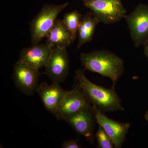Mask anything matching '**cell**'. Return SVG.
I'll return each mask as SVG.
<instances>
[{"label":"cell","instance_id":"cell-18","mask_svg":"<svg viewBox=\"0 0 148 148\" xmlns=\"http://www.w3.org/2000/svg\"><path fill=\"white\" fill-rule=\"evenodd\" d=\"M144 53L148 60V39L144 44Z\"/></svg>","mask_w":148,"mask_h":148},{"label":"cell","instance_id":"cell-10","mask_svg":"<svg viewBox=\"0 0 148 148\" xmlns=\"http://www.w3.org/2000/svg\"><path fill=\"white\" fill-rule=\"evenodd\" d=\"M91 106L97 123L102 127L112 139L114 148H121L126 140V136L130 127V123L120 122L111 119L95 106Z\"/></svg>","mask_w":148,"mask_h":148},{"label":"cell","instance_id":"cell-12","mask_svg":"<svg viewBox=\"0 0 148 148\" xmlns=\"http://www.w3.org/2000/svg\"><path fill=\"white\" fill-rule=\"evenodd\" d=\"M59 84L52 82L49 85L43 82L39 84L36 90L46 109L52 114L68 92L64 90Z\"/></svg>","mask_w":148,"mask_h":148},{"label":"cell","instance_id":"cell-19","mask_svg":"<svg viewBox=\"0 0 148 148\" xmlns=\"http://www.w3.org/2000/svg\"><path fill=\"white\" fill-rule=\"evenodd\" d=\"M145 118L147 121H148V111H147L145 114Z\"/></svg>","mask_w":148,"mask_h":148},{"label":"cell","instance_id":"cell-7","mask_svg":"<svg viewBox=\"0 0 148 148\" xmlns=\"http://www.w3.org/2000/svg\"><path fill=\"white\" fill-rule=\"evenodd\" d=\"M40 72L20 60L14 65L12 79L15 86L23 94L32 95L36 91L38 84Z\"/></svg>","mask_w":148,"mask_h":148},{"label":"cell","instance_id":"cell-16","mask_svg":"<svg viewBox=\"0 0 148 148\" xmlns=\"http://www.w3.org/2000/svg\"><path fill=\"white\" fill-rule=\"evenodd\" d=\"M98 148H113L114 145L112 139L100 125L95 134Z\"/></svg>","mask_w":148,"mask_h":148},{"label":"cell","instance_id":"cell-6","mask_svg":"<svg viewBox=\"0 0 148 148\" xmlns=\"http://www.w3.org/2000/svg\"><path fill=\"white\" fill-rule=\"evenodd\" d=\"M90 104L82 88L76 83L73 88L68 90L53 114L58 120L65 121Z\"/></svg>","mask_w":148,"mask_h":148},{"label":"cell","instance_id":"cell-14","mask_svg":"<svg viewBox=\"0 0 148 148\" xmlns=\"http://www.w3.org/2000/svg\"><path fill=\"white\" fill-rule=\"evenodd\" d=\"M99 23L98 19L92 12H88L82 16L78 30V42L77 49H79L84 45L91 41L95 28Z\"/></svg>","mask_w":148,"mask_h":148},{"label":"cell","instance_id":"cell-13","mask_svg":"<svg viewBox=\"0 0 148 148\" xmlns=\"http://www.w3.org/2000/svg\"><path fill=\"white\" fill-rule=\"evenodd\" d=\"M76 35L72 33L61 19H56L46 37V43L51 47L67 48L75 40Z\"/></svg>","mask_w":148,"mask_h":148},{"label":"cell","instance_id":"cell-1","mask_svg":"<svg viewBox=\"0 0 148 148\" xmlns=\"http://www.w3.org/2000/svg\"><path fill=\"white\" fill-rule=\"evenodd\" d=\"M75 81L84 91L90 104L102 112L124 110L115 85L108 88L95 84L87 78L84 69H82L76 71Z\"/></svg>","mask_w":148,"mask_h":148},{"label":"cell","instance_id":"cell-17","mask_svg":"<svg viewBox=\"0 0 148 148\" xmlns=\"http://www.w3.org/2000/svg\"><path fill=\"white\" fill-rule=\"evenodd\" d=\"M61 147L63 148H80L82 147L78 143V140H66L62 143Z\"/></svg>","mask_w":148,"mask_h":148},{"label":"cell","instance_id":"cell-9","mask_svg":"<svg viewBox=\"0 0 148 148\" xmlns=\"http://www.w3.org/2000/svg\"><path fill=\"white\" fill-rule=\"evenodd\" d=\"M45 68V74L52 82H64L69 75L70 68L66 48L53 47Z\"/></svg>","mask_w":148,"mask_h":148},{"label":"cell","instance_id":"cell-4","mask_svg":"<svg viewBox=\"0 0 148 148\" xmlns=\"http://www.w3.org/2000/svg\"><path fill=\"white\" fill-rule=\"evenodd\" d=\"M84 4L105 24L116 23L127 14L121 0H84Z\"/></svg>","mask_w":148,"mask_h":148},{"label":"cell","instance_id":"cell-5","mask_svg":"<svg viewBox=\"0 0 148 148\" xmlns=\"http://www.w3.org/2000/svg\"><path fill=\"white\" fill-rule=\"evenodd\" d=\"M125 18L135 47L144 45L148 39V5L140 4Z\"/></svg>","mask_w":148,"mask_h":148},{"label":"cell","instance_id":"cell-3","mask_svg":"<svg viewBox=\"0 0 148 148\" xmlns=\"http://www.w3.org/2000/svg\"><path fill=\"white\" fill-rule=\"evenodd\" d=\"M66 2L59 5L45 4L32 20L30 32L32 45L38 44L50 32L57 16L69 5Z\"/></svg>","mask_w":148,"mask_h":148},{"label":"cell","instance_id":"cell-15","mask_svg":"<svg viewBox=\"0 0 148 148\" xmlns=\"http://www.w3.org/2000/svg\"><path fill=\"white\" fill-rule=\"evenodd\" d=\"M82 15L78 11L75 10L66 13L64 15L63 21L68 29L77 35Z\"/></svg>","mask_w":148,"mask_h":148},{"label":"cell","instance_id":"cell-11","mask_svg":"<svg viewBox=\"0 0 148 148\" xmlns=\"http://www.w3.org/2000/svg\"><path fill=\"white\" fill-rule=\"evenodd\" d=\"M53 47L46 43L34 45L21 50L19 59L37 69L45 67L50 57Z\"/></svg>","mask_w":148,"mask_h":148},{"label":"cell","instance_id":"cell-2","mask_svg":"<svg viewBox=\"0 0 148 148\" xmlns=\"http://www.w3.org/2000/svg\"><path fill=\"white\" fill-rule=\"evenodd\" d=\"M80 60L85 69L108 78L115 85L125 70L124 61L115 53L108 50L81 53Z\"/></svg>","mask_w":148,"mask_h":148},{"label":"cell","instance_id":"cell-8","mask_svg":"<svg viewBox=\"0 0 148 148\" xmlns=\"http://www.w3.org/2000/svg\"><path fill=\"white\" fill-rule=\"evenodd\" d=\"M65 121L77 134L82 135L90 144H95L94 131L97 121L91 104L72 115Z\"/></svg>","mask_w":148,"mask_h":148}]
</instances>
